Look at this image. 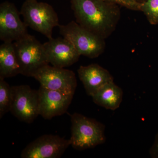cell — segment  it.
Here are the masks:
<instances>
[{
	"label": "cell",
	"mask_w": 158,
	"mask_h": 158,
	"mask_svg": "<svg viewBox=\"0 0 158 158\" xmlns=\"http://www.w3.org/2000/svg\"><path fill=\"white\" fill-rule=\"evenodd\" d=\"M76 22L106 39L114 32L120 16L118 5L106 0H71Z\"/></svg>",
	"instance_id": "1"
},
{
	"label": "cell",
	"mask_w": 158,
	"mask_h": 158,
	"mask_svg": "<svg viewBox=\"0 0 158 158\" xmlns=\"http://www.w3.org/2000/svg\"><path fill=\"white\" fill-rule=\"evenodd\" d=\"M71 146L77 150L92 148L104 144L105 126L96 119L77 113L71 116Z\"/></svg>",
	"instance_id": "2"
},
{
	"label": "cell",
	"mask_w": 158,
	"mask_h": 158,
	"mask_svg": "<svg viewBox=\"0 0 158 158\" xmlns=\"http://www.w3.org/2000/svg\"><path fill=\"white\" fill-rule=\"evenodd\" d=\"M20 13L27 27L42 34L48 40L53 38L54 28L60 25L58 15L48 3L37 0H26Z\"/></svg>",
	"instance_id": "3"
},
{
	"label": "cell",
	"mask_w": 158,
	"mask_h": 158,
	"mask_svg": "<svg viewBox=\"0 0 158 158\" xmlns=\"http://www.w3.org/2000/svg\"><path fill=\"white\" fill-rule=\"evenodd\" d=\"M59 27L60 34L70 41L81 56L94 59L104 52L105 39L77 22L72 21L65 25H59Z\"/></svg>",
	"instance_id": "4"
},
{
	"label": "cell",
	"mask_w": 158,
	"mask_h": 158,
	"mask_svg": "<svg viewBox=\"0 0 158 158\" xmlns=\"http://www.w3.org/2000/svg\"><path fill=\"white\" fill-rule=\"evenodd\" d=\"M20 68V74L33 77L36 72L49 65L44 44L29 34L13 42Z\"/></svg>",
	"instance_id": "5"
},
{
	"label": "cell",
	"mask_w": 158,
	"mask_h": 158,
	"mask_svg": "<svg viewBox=\"0 0 158 158\" xmlns=\"http://www.w3.org/2000/svg\"><path fill=\"white\" fill-rule=\"evenodd\" d=\"M13 99L10 112L20 121L31 123L39 115L38 90L27 85L12 86Z\"/></svg>",
	"instance_id": "6"
},
{
	"label": "cell",
	"mask_w": 158,
	"mask_h": 158,
	"mask_svg": "<svg viewBox=\"0 0 158 158\" xmlns=\"http://www.w3.org/2000/svg\"><path fill=\"white\" fill-rule=\"evenodd\" d=\"M33 77L43 88L73 95L77 85L75 74L73 71L49 65L40 69Z\"/></svg>",
	"instance_id": "7"
},
{
	"label": "cell",
	"mask_w": 158,
	"mask_h": 158,
	"mask_svg": "<svg viewBox=\"0 0 158 158\" xmlns=\"http://www.w3.org/2000/svg\"><path fill=\"white\" fill-rule=\"evenodd\" d=\"M71 146L70 139L45 135L29 143L22 151V158H59Z\"/></svg>",
	"instance_id": "8"
},
{
	"label": "cell",
	"mask_w": 158,
	"mask_h": 158,
	"mask_svg": "<svg viewBox=\"0 0 158 158\" xmlns=\"http://www.w3.org/2000/svg\"><path fill=\"white\" fill-rule=\"evenodd\" d=\"M20 13L14 4L5 2L0 5V40L4 42H14L28 34Z\"/></svg>",
	"instance_id": "9"
},
{
	"label": "cell",
	"mask_w": 158,
	"mask_h": 158,
	"mask_svg": "<svg viewBox=\"0 0 158 158\" xmlns=\"http://www.w3.org/2000/svg\"><path fill=\"white\" fill-rule=\"evenodd\" d=\"M44 45L49 63L55 67L70 66L81 56L70 41L63 37L49 39Z\"/></svg>",
	"instance_id": "10"
},
{
	"label": "cell",
	"mask_w": 158,
	"mask_h": 158,
	"mask_svg": "<svg viewBox=\"0 0 158 158\" xmlns=\"http://www.w3.org/2000/svg\"><path fill=\"white\" fill-rule=\"evenodd\" d=\"M39 115L46 119L61 116L66 113L73 98V95L49 90L40 86Z\"/></svg>",
	"instance_id": "11"
},
{
	"label": "cell",
	"mask_w": 158,
	"mask_h": 158,
	"mask_svg": "<svg viewBox=\"0 0 158 158\" xmlns=\"http://www.w3.org/2000/svg\"><path fill=\"white\" fill-rule=\"evenodd\" d=\"M77 73L86 93L90 97L104 85L113 81V77L110 73L98 64L81 65Z\"/></svg>",
	"instance_id": "12"
},
{
	"label": "cell",
	"mask_w": 158,
	"mask_h": 158,
	"mask_svg": "<svg viewBox=\"0 0 158 158\" xmlns=\"http://www.w3.org/2000/svg\"><path fill=\"white\" fill-rule=\"evenodd\" d=\"M91 97L96 105L114 111L121 105L123 91L114 81L111 82L100 88Z\"/></svg>",
	"instance_id": "13"
},
{
	"label": "cell",
	"mask_w": 158,
	"mask_h": 158,
	"mask_svg": "<svg viewBox=\"0 0 158 158\" xmlns=\"http://www.w3.org/2000/svg\"><path fill=\"white\" fill-rule=\"evenodd\" d=\"M20 74V68L13 42H4L0 46V77L6 79Z\"/></svg>",
	"instance_id": "14"
},
{
	"label": "cell",
	"mask_w": 158,
	"mask_h": 158,
	"mask_svg": "<svg viewBox=\"0 0 158 158\" xmlns=\"http://www.w3.org/2000/svg\"><path fill=\"white\" fill-rule=\"evenodd\" d=\"M5 79L0 77V118L9 112H10L13 91L12 86H10Z\"/></svg>",
	"instance_id": "15"
},
{
	"label": "cell",
	"mask_w": 158,
	"mask_h": 158,
	"mask_svg": "<svg viewBox=\"0 0 158 158\" xmlns=\"http://www.w3.org/2000/svg\"><path fill=\"white\" fill-rule=\"evenodd\" d=\"M140 11L144 13L150 23L158 24V0H145L141 4Z\"/></svg>",
	"instance_id": "16"
},
{
	"label": "cell",
	"mask_w": 158,
	"mask_h": 158,
	"mask_svg": "<svg viewBox=\"0 0 158 158\" xmlns=\"http://www.w3.org/2000/svg\"><path fill=\"white\" fill-rule=\"evenodd\" d=\"M108 2L116 4L118 6H123L128 9L134 11L141 10V4L136 2L134 0H106Z\"/></svg>",
	"instance_id": "17"
},
{
	"label": "cell",
	"mask_w": 158,
	"mask_h": 158,
	"mask_svg": "<svg viewBox=\"0 0 158 158\" xmlns=\"http://www.w3.org/2000/svg\"><path fill=\"white\" fill-rule=\"evenodd\" d=\"M149 154L151 157L158 158V133L156 135L153 144L150 148Z\"/></svg>",
	"instance_id": "18"
},
{
	"label": "cell",
	"mask_w": 158,
	"mask_h": 158,
	"mask_svg": "<svg viewBox=\"0 0 158 158\" xmlns=\"http://www.w3.org/2000/svg\"><path fill=\"white\" fill-rule=\"evenodd\" d=\"M134 1H135L136 2H138V3H140V4H141L144 2L145 0H134Z\"/></svg>",
	"instance_id": "19"
}]
</instances>
